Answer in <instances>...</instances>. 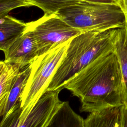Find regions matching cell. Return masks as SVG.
I'll use <instances>...</instances> for the list:
<instances>
[{"mask_svg":"<svg viewBox=\"0 0 127 127\" xmlns=\"http://www.w3.org/2000/svg\"><path fill=\"white\" fill-rule=\"evenodd\" d=\"M80 100V112L92 113L124 104V84L114 52L90 63L64 85Z\"/></svg>","mask_w":127,"mask_h":127,"instance_id":"1","label":"cell"},{"mask_svg":"<svg viewBox=\"0 0 127 127\" xmlns=\"http://www.w3.org/2000/svg\"><path fill=\"white\" fill-rule=\"evenodd\" d=\"M118 31V29L90 31L71 39L47 91H61L69 80L90 63L114 52Z\"/></svg>","mask_w":127,"mask_h":127,"instance_id":"2","label":"cell"},{"mask_svg":"<svg viewBox=\"0 0 127 127\" xmlns=\"http://www.w3.org/2000/svg\"><path fill=\"white\" fill-rule=\"evenodd\" d=\"M57 14L69 25L82 32L122 28L127 22L123 6L84 0L62 8Z\"/></svg>","mask_w":127,"mask_h":127,"instance_id":"3","label":"cell"},{"mask_svg":"<svg viewBox=\"0 0 127 127\" xmlns=\"http://www.w3.org/2000/svg\"><path fill=\"white\" fill-rule=\"evenodd\" d=\"M71 39L38 56L30 64V73L21 98L22 114L27 113L47 91Z\"/></svg>","mask_w":127,"mask_h":127,"instance_id":"4","label":"cell"},{"mask_svg":"<svg viewBox=\"0 0 127 127\" xmlns=\"http://www.w3.org/2000/svg\"><path fill=\"white\" fill-rule=\"evenodd\" d=\"M60 91H46L26 114H21V103L17 104L1 119L0 127H46L62 102Z\"/></svg>","mask_w":127,"mask_h":127,"instance_id":"5","label":"cell"},{"mask_svg":"<svg viewBox=\"0 0 127 127\" xmlns=\"http://www.w3.org/2000/svg\"><path fill=\"white\" fill-rule=\"evenodd\" d=\"M27 24L37 42L39 56L83 33L64 21L57 13L44 14Z\"/></svg>","mask_w":127,"mask_h":127,"instance_id":"6","label":"cell"},{"mask_svg":"<svg viewBox=\"0 0 127 127\" xmlns=\"http://www.w3.org/2000/svg\"><path fill=\"white\" fill-rule=\"evenodd\" d=\"M4 61L17 64L21 68L30 64L39 55L38 47L31 30L28 28L3 52Z\"/></svg>","mask_w":127,"mask_h":127,"instance_id":"7","label":"cell"},{"mask_svg":"<svg viewBox=\"0 0 127 127\" xmlns=\"http://www.w3.org/2000/svg\"><path fill=\"white\" fill-rule=\"evenodd\" d=\"M28 27L25 23L7 15L0 18V49L3 52L24 32Z\"/></svg>","mask_w":127,"mask_h":127,"instance_id":"8","label":"cell"},{"mask_svg":"<svg viewBox=\"0 0 127 127\" xmlns=\"http://www.w3.org/2000/svg\"><path fill=\"white\" fill-rule=\"evenodd\" d=\"M30 64L22 68L18 74L5 100L0 104V115L4 118L18 103L30 73Z\"/></svg>","mask_w":127,"mask_h":127,"instance_id":"9","label":"cell"},{"mask_svg":"<svg viewBox=\"0 0 127 127\" xmlns=\"http://www.w3.org/2000/svg\"><path fill=\"white\" fill-rule=\"evenodd\" d=\"M46 127H85V119L73 111L68 102L64 101Z\"/></svg>","mask_w":127,"mask_h":127,"instance_id":"10","label":"cell"},{"mask_svg":"<svg viewBox=\"0 0 127 127\" xmlns=\"http://www.w3.org/2000/svg\"><path fill=\"white\" fill-rule=\"evenodd\" d=\"M114 53L120 64L124 84V104L127 105V21L124 28H118Z\"/></svg>","mask_w":127,"mask_h":127,"instance_id":"11","label":"cell"},{"mask_svg":"<svg viewBox=\"0 0 127 127\" xmlns=\"http://www.w3.org/2000/svg\"><path fill=\"white\" fill-rule=\"evenodd\" d=\"M119 112L120 107L90 113L85 119V127H119Z\"/></svg>","mask_w":127,"mask_h":127,"instance_id":"12","label":"cell"},{"mask_svg":"<svg viewBox=\"0 0 127 127\" xmlns=\"http://www.w3.org/2000/svg\"><path fill=\"white\" fill-rule=\"evenodd\" d=\"M21 69L17 64L4 61L0 62V104L6 99Z\"/></svg>","mask_w":127,"mask_h":127,"instance_id":"13","label":"cell"},{"mask_svg":"<svg viewBox=\"0 0 127 127\" xmlns=\"http://www.w3.org/2000/svg\"><path fill=\"white\" fill-rule=\"evenodd\" d=\"M36 6L41 9L45 14L57 13L61 9L78 3L81 0H30Z\"/></svg>","mask_w":127,"mask_h":127,"instance_id":"14","label":"cell"},{"mask_svg":"<svg viewBox=\"0 0 127 127\" xmlns=\"http://www.w3.org/2000/svg\"><path fill=\"white\" fill-rule=\"evenodd\" d=\"M35 6L30 0H0V17L8 15L12 10L18 7Z\"/></svg>","mask_w":127,"mask_h":127,"instance_id":"15","label":"cell"},{"mask_svg":"<svg viewBox=\"0 0 127 127\" xmlns=\"http://www.w3.org/2000/svg\"><path fill=\"white\" fill-rule=\"evenodd\" d=\"M119 127H127V105L120 107Z\"/></svg>","mask_w":127,"mask_h":127,"instance_id":"16","label":"cell"},{"mask_svg":"<svg viewBox=\"0 0 127 127\" xmlns=\"http://www.w3.org/2000/svg\"><path fill=\"white\" fill-rule=\"evenodd\" d=\"M84 0L89 2H93L101 3H109V4H115L121 5L123 6L124 2L123 0Z\"/></svg>","mask_w":127,"mask_h":127,"instance_id":"17","label":"cell"},{"mask_svg":"<svg viewBox=\"0 0 127 127\" xmlns=\"http://www.w3.org/2000/svg\"><path fill=\"white\" fill-rule=\"evenodd\" d=\"M123 8H124V10L125 11V14H126V18H127V6H126L125 5H124V4H123Z\"/></svg>","mask_w":127,"mask_h":127,"instance_id":"18","label":"cell"},{"mask_svg":"<svg viewBox=\"0 0 127 127\" xmlns=\"http://www.w3.org/2000/svg\"><path fill=\"white\" fill-rule=\"evenodd\" d=\"M123 1H124V5L127 6V0H123Z\"/></svg>","mask_w":127,"mask_h":127,"instance_id":"19","label":"cell"}]
</instances>
